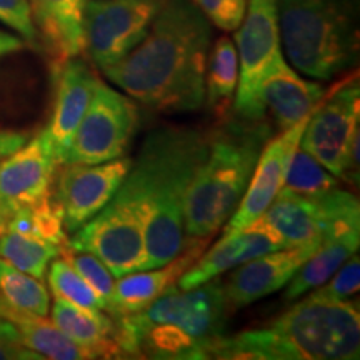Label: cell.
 Here are the masks:
<instances>
[{"mask_svg": "<svg viewBox=\"0 0 360 360\" xmlns=\"http://www.w3.org/2000/svg\"><path fill=\"white\" fill-rule=\"evenodd\" d=\"M210 37V22L192 0H164L142 42L103 74L152 110H199Z\"/></svg>", "mask_w": 360, "mask_h": 360, "instance_id": "obj_1", "label": "cell"}, {"mask_svg": "<svg viewBox=\"0 0 360 360\" xmlns=\"http://www.w3.org/2000/svg\"><path fill=\"white\" fill-rule=\"evenodd\" d=\"M207 152L209 134L165 125L147 135L137 159L132 160L125 182L143 212V270L170 262L186 245L187 193Z\"/></svg>", "mask_w": 360, "mask_h": 360, "instance_id": "obj_2", "label": "cell"}, {"mask_svg": "<svg viewBox=\"0 0 360 360\" xmlns=\"http://www.w3.org/2000/svg\"><path fill=\"white\" fill-rule=\"evenodd\" d=\"M359 352L357 305L310 292L269 327L222 335L210 345L207 359L354 360Z\"/></svg>", "mask_w": 360, "mask_h": 360, "instance_id": "obj_3", "label": "cell"}, {"mask_svg": "<svg viewBox=\"0 0 360 360\" xmlns=\"http://www.w3.org/2000/svg\"><path fill=\"white\" fill-rule=\"evenodd\" d=\"M274 129L265 119H222L209 134V152L187 193L186 238H209L231 219Z\"/></svg>", "mask_w": 360, "mask_h": 360, "instance_id": "obj_4", "label": "cell"}, {"mask_svg": "<svg viewBox=\"0 0 360 360\" xmlns=\"http://www.w3.org/2000/svg\"><path fill=\"white\" fill-rule=\"evenodd\" d=\"M282 52L294 70L330 80L359 62V0H277Z\"/></svg>", "mask_w": 360, "mask_h": 360, "instance_id": "obj_5", "label": "cell"}, {"mask_svg": "<svg viewBox=\"0 0 360 360\" xmlns=\"http://www.w3.org/2000/svg\"><path fill=\"white\" fill-rule=\"evenodd\" d=\"M146 225L137 197L122 182L109 204L74 232L67 245L90 252L101 259L114 277L143 270L146 265Z\"/></svg>", "mask_w": 360, "mask_h": 360, "instance_id": "obj_6", "label": "cell"}, {"mask_svg": "<svg viewBox=\"0 0 360 360\" xmlns=\"http://www.w3.org/2000/svg\"><path fill=\"white\" fill-rule=\"evenodd\" d=\"M238 84L232 110L238 117H265L260 89L265 77L285 60L278 32L277 0H247L245 15L236 34Z\"/></svg>", "mask_w": 360, "mask_h": 360, "instance_id": "obj_7", "label": "cell"}, {"mask_svg": "<svg viewBox=\"0 0 360 360\" xmlns=\"http://www.w3.org/2000/svg\"><path fill=\"white\" fill-rule=\"evenodd\" d=\"M164 0H85L84 52L98 70L134 51L146 37Z\"/></svg>", "mask_w": 360, "mask_h": 360, "instance_id": "obj_8", "label": "cell"}, {"mask_svg": "<svg viewBox=\"0 0 360 360\" xmlns=\"http://www.w3.org/2000/svg\"><path fill=\"white\" fill-rule=\"evenodd\" d=\"M137 129L135 102L101 80L62 164H102L119 159L127 152Z\"/></svg>", "mask_w": 360, "mask_h": 360, "instance_id": "obj_9", "label": "cell"}, {"mask_svg": "<svg viewBox=\"0 0 360 360\" xmlns=\"http://www.w3.org/2000/svg\"><path fill=\"white\" fill-rule=\"evenodd\" d=\"M359 75H349L319 102L299 146L314 155L337 179L344 177L349 143L360 132Z\"/></svg>", "mask_w": 360, "mask_h": 360, "instance_id": "obj_10", "label": "cell"}, {"mask_svg": "<svg viewBox=\"0 0 360 360\" xmlns=\"http://www.w3.org/2000/svg\"><path fill=\"white\" fill-rule=\"evenodd\" d=\"M231 312L224 282L217 277L192 289H179L175 285L139 314L150 323H169L182 328L205 345L207 355L210 345L224 335Z\"/></svg>", "mask_w": 360, "mask_h": 360, "instance_id": "obj_11", "label": "cell"}, {"mask_svg": "<svg viewBox=\"0 0 360 360\" xmlns=\"http://www.w3.org/2000/svg\"><path fill=\"white\" fill-rule=\"evenodd\" d=\"M132 167V159L102 164H62L53 195L64 212L67 233L79 231L109 204Z\"/></svg>", "mask_w": 360, "mask_h": 360, "instance_id": "obj_12", "label": "cell"}, {"mask_svg": "<svg viewBox=\"0 0 360 360\" xmlns=\"http://www.w3.org/2000/svg\"><path fill=\"white\" fill-rule=\"evenodd\" d=\"M58 162L47 130L0 160V212L8 219L52 192Z\"/></svg>", "mask_w": 360, "mask_h": 360, "instance_id": "obj_13", "label": "cell"}, {"mask_svg": "<svg viewBox=\"0 0 360 360\" xmlns=\"http://www.w3.org/2000/svg\"><path fill=\"white\" fill-rule=\"evenodd\" d=\"M310 115L292 127L282 130L281 135L272 137L265 143L244 197H242L236 212L227 220L224 232L237 231V229H244L247 225L254 224L269 209L283 187L292 155L299 147L300 137H302Z\"/></svg>", "mask_w": 360, "mask_h": 360, "instance_id": "obj_14", "label": "cell"}, {"mask_svg": "<svg viewBox=\"0 0 360 360\" xmlns=\"http://www.w3.org/2000/svg\"><path fill=\"white\" fill-rule=\"evenodd\" d=\"M359 205L352 192L334 191L317 197L297 195L281 188L260 219H264L283 240L285 247L322 237L323 229L344 210Z\"/></svg>", "mask_w": 360, "mask_h": 360, "instance_id": "obj_15", "label": "cell"}, {"mask_svg": "<svg viewBox=\"0 0 360 360\" xmlns=\"http://www.w3.org/2000/svg\"><path fill=\"white\" fill-rule=\"evenodd\" d=\"M321 238L317 237L299 245L282 247L233 269L229 281L224 282L225 295L231 309L247 307L283 289L295 276L300 265L314 254L321 244Z\"/></svg>", "mask_w": 360, "mask_h": 360, "instance_id": "obj_16", "label": "cell"}, {"mask_svg": "<svg viewBox=\"0 0 360 360\" xmlns=\"http://www.w3.org/2000/svg\"><path fill=\"white\" fill-rule=\"evenodd\" d=\"M285 247L281 236L274 231L264 219H257L254 224L244 229L224 232V236L214 247L204 250V254L193 262L191 269L179 278V289H192L222 274L240 267L242 264L278 250Z\"/></svg>", "mask_w": 360, "mask_h": 360, "instance_id": "obj_17", "label": "cell"}, {"mask_svg": "<svg viewBox=\"0 0 360 360\" xmlns=\"http://www.w3.org/2000/svg\"><path fill=\"white\" fill-rule=\"evenodd\" d=\"M360 244V207L354 205L335 215L323 229L321 244L300 265L285 285L283 300L290 302L317 289L334 276L345 260L357 254Z\"/></svg>", "mask_w": 360, "mask_h": 360, "instance_id": "obj_18", "label": "cell"}, {"mask_svg": "<svg viewBox=\"0 0 360 360\" xmlns=\"http://www.w3.org/2000/svg\"><path fill=\"white\" fill-rule=\"evenodd\" d=\"M53 72L57 77L56 105L51 124L45 130L60 165L101 79L79 57H72L62 64L53 65Z\"/></svg>", "mask_w": 360, "mask_h": 360, "instance_id": "obj_19", "label": "cell"}, {"mask_svg": "<svg viewBox=\"0 0 360 360\" xmlns=\"http://www.w3.org/2000/svg\"><path fill=\"white\" fill-rule=\"evenodd\" d=\"M207 240L209 238H187L184 249L170 262L119 277L112 295V317L117 319L142 312L154 300L177 285L179 278L204 254Z\"/></svg>", "mask_w": 360, "mask_h": 360, "instance_id": "obj_20", "label": "cell"}, {"mask_svg": "<svg viewBox=\"0 0 360 360\" xmlns=\"http://www.w3.org/2000/svg\"><path fill=\"white\" fill-rule=\"evenodd\" d=\"M326 94L321 84L302 79L285 60L270 72L260 89L265 112L272 114L281 130L292 127L312 114Z\"/></svg>", "mask_w": 360, "mask_h": 360, "instance_id": "obj_21", "label": "cell"}, {"mask_svg": "<svg viewBox=\"0 0 360 360\" xmlns=\"http://www.w3.org/2000/svg\"><path fill=\"white\" fill-rule=\"evenodd\" d=\"M30 15L44 45L62 64L84 52V6L85 0H27Z\"/></svg>", "mask_w": 360, "mask_h": 360, "instance_id": "obj_22", "label": "cell"}, {"mask_svg": "<svg viewBox=\"0 0 360 360\" xmlns=\"http://www.w3.org/2000/svg\"><path fill=\"white\" fill-rule=\"evenodd\" d=\"M52 323L62 334L80 347L92 352L94 359L124 357L117 344V321L103 310L84 309L56 297L52 310Z\"/></svg>", "mask_w": 360, "mask_h": 360, "instance_id": "obj_23", "label": "cell"}, {"mask_svg": "<svg viewBox=\"0 0 360 360\" xmlns=\"http://www.w3.org/2000/svg\"><path fill=\"white\" fill-rule=\"evenodd\" d=\"M0 319L12 323L19 330L22 342L44 359L56 360H84L94 359L92 352L80 347L74 340L62 334L52 321L45 317L22 312L15 309L6 297L0 294Z\"/></svg>", "mask_w": 360, "mask_h": 360, "instance_id": "obj_24", "label": "cell"}, {"mask_svg": "<svg viewBox=\"0 0 360 360\" xmlns=\"http://www.w3.org/2000/svg\"><path fill=\"white\" fill-rule=\"evenodd\" d=\"M238 84V57L236 44L229 37H220L207 58L205 102L214 114L225 119L232 109Z\"/></svg>", "mask_w": 360, "mask_h": 360, "instance_id": "obj_25", "label": "cell"}, {"mask_svg": "<svg viewBox=\"0 0 360 360\" xmlns=\"http://www.w3.org/2000/svg\"><path fill=\"white\" fill-rule=\"evenodd\" d=\"M7 231L51 242L62 249L69 242L64 224V212L53 195V191L37 204L13 212L7 219Z\"/></svg>", "mask_w": 360, "mask_h": 360, "instance_id": "obj_26", "label": "cell"}, {"mask_svg": "<svg viewBox=\"0 0 360 360\" xmlns=\"http://www.w3.org/2000/svg\"><path fill=\"white\" fill-rule=\"evenodd\" d=\"M60 252L62 247L19 232L6 231L0 237V259L39 281L45 277L47 267Z\"/></svg>", "mask_w": 360, "mask_h": 360, "instance_id": "obj_27", "label": "cell"}, {"mask_svg": "<svg viewBox=\"0 0 360 360\" xmlns=\"http://www.w3.org/2000/svg\"><path fill=\"white\" fill-rule=\"evenodd\" d=\"M0 294L22 312L45 317L51 310V295L44 283L4 259H0Z\"/></svg>", "mask_w": 360, "mask_h": 360, "instance_id": "obj_28", "label": "cell"}, {"mask_svg": "<svg viewBox=\"0 0 360 360\" xmlns=\"http://www.w3.org/2000/svg\"><path fill=\"white\" fill-rule=\"evenodd\" d=\"M339 187V180L323 165L305 152L302 147H297L287 170L283 191L297 193V195L317 197L334 191Z\"/></svg>", "mask_w": 360, "mask_h": 360, "instance_id": "obj_29", "label": "cell"}, {"mask_svg": "<svg viewBox=\"0 0 360 360\" xmlns=\"http://www.w3.org/2000/svg\"><path fill=\"white\" fill-rule=\"evenodd\" d=\"M47 278L52 294L56 297H60V299L79 305V307L105 312L103 300L65 259L53 260L51 269H49Z\"/></svg>", "mask_w": 360, "mask_h": 360, "instance_id": "obj_30", "label": "cell"}, {"mask_svg": "<svg viewBox=\"0 0 360 360\" xmlns=\"http://www.w3.org/2000/svg\"><path fill=\"white\" fill-rule=\"evenodd\" d=\"M60 257L65 259L72 267L77 270L79 276L97 292L98 297L103 300V304H105V312L110 315L115 281L110 270L107 269V265L101 259H97L96 255L90 254V252L72 250L69 245L62 249Z\"/></svg>", "mask_w": 360, "mask_h": 360, "instance_id": "obj_31", "label": "cell"}, {"mask_svg": "<svg viewBox=\"0 0 360 360\" xmlns=\"http://www.w3.org/2000/svg\"><path fill=\"white\" fill-rule=\"evenodd\" d=\"M360 285V260L359 255L354 254L352 257L345 260L339 269L335 270L334 276L326 283H322L317 289L310 290L315 294L327 297L334 300H349L350 297L359 292Z\"/></svg>", "mask_w": 360, "mask_h": 360, "instance_id": "obj_32", "label": "cell"}, {"mask_svg": "<svg viewBox=\"0 0 360 360\" xmlns=\"http://www.w3.org/2000/svg\"><path fill=\"white\" fill-rule=\"evenodd\" d=\"M215 27L233 32L245 15L247 0H192Z\"/></svg>", "mask_w": 360, "mask_h": 360, "instance_id": "obj_33", "label": "cell"}, {"mask_svg": "<svg viewBox=\"0 0 360 360\" xmlns=\"http://www.w3.org/2000/svg\"><path fill=\"white\" fill-rule=\"evenodd\" d=\"M0 22L20 34L29 44L37 40V30L27 0H0Z\"/></svg>", "mask_w": 360, "mask_h": 360, "instance_id": "obj_34", "label": "cell"}, {"mask_svg": "<svg viewBox=\"0 0 360 360\" xmlns=\"http://www.w3.org/2000/svg\"><path fill=\"white\" fill-rule=\"evenodd\" d=\"M42 355L34 352L22 342V337L12 323L0 319V360H40Z\"/></svg>", "mask_w": 360, "mask_h": 360, "instance_id": "obj_35", "label": "cell"}, {"mask_svg": "<svg viewBox=\"0 0 360 360\" xmlns=\"http://www.w3.org/2000/svg\"><path fill=\"white\" fill-rule=\"evenodd\" d=\"M25 142L27 137L24 134L4 132V130H0V160L6 159L8 154H12L13 150H17L20 146H24Z\"/></svg>", "mask_w": 360, "mask_h": 360, "instance_id": "obj_36", "label": "cell"}, {"mask_svg": "<svg viewBox=\"0 0 360 360\" xmlns=\"http://www.w3.org/2000/svg\"><path fill=\"white\" fill-rule=\"evenodd\" d=\"M7 231V217L0 212V237L4 236V232Z\"/></svg>", "mask_w": 360, "mask_h": 360, "instance_id": "obj_37", "label": "cell"}]
</instances>
